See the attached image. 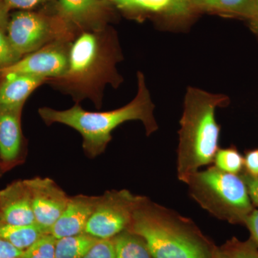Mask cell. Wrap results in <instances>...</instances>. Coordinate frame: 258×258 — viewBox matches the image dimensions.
I'll return each mask as SVG.
<instances>
[{
	"instance_id": "d4e9b609",
	"label": "cell",
	"mask_w": 258,
	"mask_h": 258,
	"mask_svg": "<svg viewBox=\"0 0 258 258\" xmlns=\"http://www.w3.org/2000/svg\"><path fill=\"white\" fill-rule=\"evenodd\" d=\"M171 0H142L140 8L152 12L169 13Z\"/></svg>"
},
{
	"instance_id": "ac0fdd59",
	"label": "cell",
	"mask_w": 258,
	"mask_h": 258,
	"mask_svg": "<svg viewBox=\"0 0 258 258\" xmlns=\"http://www.w3.org/2000/svg\"><path fill=\"white\" fill-rule=\"evenodd\" d=\"M61 14L75 22H83L98 13L100 0H59Z\"/></svg>"
},
{
	"instance_id": "d6986e66",
	"label": "cell",
	"mask_w": 258,
	"mask_h": 258,
	"mask_svg": "<svg viewBox=\"0 0 258 258\" xmlns=\"http://www.w3.org/2000/svg\"><path fill=\"white\" fill-rule=\"evenodd\" d=\"M214 161L217 168L230 174H238L244 166V158L235 149H219Z\"/></svg>"
},
{
	"instance_id": "277c9868",
	"label": "cell",
	"mask_w": 258,
	"mask_h": 258,
	"mask_svg": "<svg viewBox=\"0 0 258 258\" xmlns=\"http://www.w3.org/2000/svg\"><path fill=\"white\" fill-rule=\"evenodd\" d=\"M186 184L194 200L217 218L244 224L253 210L247 186L241 175L211 166L190 176Z\"/></svg>"
},
{
	"instance_id": "484cf974",
	"label": "cell",
	"mask_w": 258,
	"mask_h": 258,
	"mask_svg": "<svg viewBox=\"0 0 258 258\" xmlns=\"http://www.w3.org/2000/svg\"><path fill=\"white\" fill-rule=\"evenodd\" d=\"M244 225L250 232V240L254 242L258 248V210L253 209L246 218Z\"/></svg>"
},
{
	"instance_id": "6da1fadb",
	"label": "cell",
	"mask_w": 258,
	"mask_h": 258,
	"mask_svg": "<svg viewBox=\"0 0 258 258\" xmlns=\"http://www.w3.org/2000/svg\"><path fill=\"white\" fill-rule=\"evenodd\" d=\"M138 92L126 106L106 112H88L79 105L64 111L41 108L39 114L51 124L60 123L76 129L83 137V148L86 155L94 158L103 152L111 139V132L128 120H141L148 135L157 128L153 111L154 104L146 86L144 75L138 74Z\"/></svg>"
},
{
	"instance_id": "f546056e",
	"label": "cell",
	"mask_w": 258,
	"mask_h": 258,
	"mask_svg": "<svg viewBox=\"0 0 258 258\" xmlns=\"http://www.w3.org/2000/svg\"><path fill=\"white\" fill-rule=\"evenodd\" d=\"M23 252V250L0 239V258H20Z\"/></svg>"
},
{
	"instance_id": "ba28073f",
	"label": "cell",
	"mask_w": 258,
	"mask_h": 258,
	"mask_svg": "<svg viewBox=\"0 0 258 258\" xmlns=\"http://www.w3.org/2000/svg\"><path fill=\"white\" fill-rule=\"evenodd\" d=\"M69 67V57L62 48L55 45L31 52L16 63L0 71V74L29 75L45 79L68 76Z\"/></svg>"
},
{
	"instance_id": "7c38bea8",
	"label": "cell",
	"mask_w": 258,
	"mask_h": 258,
	"mask_svg": "<svg viewBox=\"0 0 258 258\" xmlns=\"http://www.w3.org/2000/svg\"><path fill=\"white\" fill-rule=\"evenodd\" d=\"M21 112L0 109V159L6 166L18 160L21 152Z\"/></svg>"
},
{
	"instance_id": "8fae6325",
	"label": "cell",
	"mask_w": 258,
	"mask_h": 258,
	"mask_svg": "<svg viewBox=\"0 0 258 258\" xmlns=\"http://www.w3.org/2000/svg\"><path fill=\"white\" fill-rule=\"evenodd\" d=\"M0 83V109L22 111L29 96L45 79L29 75L8 74Z\"/></svg>"
},
{
	"instance_id": "4dcf8cb0",
	"label": "cell",
	"mask_w": 258,
	"mask_h": 258,
	"mask_svg": "<svg viewBox=\"0 0 258 258\" xmlns=\"http://www.w3.org/2000/svg\"><path fill=\"white\" fill-rule=\"evenodd\" d=\"M9 10L3 0H0V29H7L10 20Z\"/></svg>"
},
{
	"instance_id": "5b68a950",
	"label": "cell",
	"mask_w": 258,
	"mask_h": 258,
	"mask_svg": "<svg viewBox=\"0 0 258 258\" xmlns=\"http://www.w3.org/2000/svg\"><path fill=\"white\" fill-rule=\"evenodd\" d=\"M145 199L127 189L111 190L99 197L85 232L99 240H109L127 230L134 212Z\"/></svg>"
},
{
	"instance_id": "8992f818",
	"label": "cell",
	"mask_w": 258,
	"mask_h": 258,
	"mask_svg": "<svg viewBox=\"0 0 258 258\" xmlns=\"http://www.w3.org/2000/svg\"><path fill=\"white\" fill-rule=\"evenodd\" d=\"M25 181L31 197L35 225L48 234L66 208L69 197L50 178L35 177Z\"/></svg>"
},
{
	"instance_id": "2e32d148",
	"label": "cell",
	"mask_w": 258,
	"mask_h": 258,
	"mask_svg": "<svg viewBox=\"0 0 258 258\" xmlns=\"http://www.w3.org/2000/svg\"><path fill=\"white\" fill-rule=\"evenodd\" d=\"M191 8L216 10L252 20L255 14V0H190Z\"/></svg>"
},
{
	"instance_id": "9c48e42d",
	"label": "cell",
	"mask_w": 258,
	"mask_h": 258,
	"mask_svg": "<svg viewBox=\"0 0 258 258\" xmlns=\"http://www.w3.org/2000/svg\"><path fill=\"white\" fill-rule=\"evenodd\" d=\"M99 197L79 195L69 198L66 208L49 233L55 239L85 233L88 220L94 212Z\"/></svg>"
},
{
	"instance_id": "4fadbf2b",
	"label": "cell",
	"mask_w": 258,
	"mask_h": 258,
	"mask_svg": "<svg viewBox=\"0 0 258 258\" xmlns=\"http://www.w3.org/2000/svg\"><path fill=\"white\" fill-rule=\"evenodd\" d=\"M98 51L96 37L93 34L83 33L74 42L69 55L68 76L85 74L92 66Z\"/></svg>"
},
{
	"instance_id": "44dd1931",
	"label": "cell",
	"mask_w": 258,
	"mask_h": 258,
	"mask_svg": "<svg viewBox=\"0 0 258 258\" xmlns=\"http://www.w3.org/2000/svg\"><path fill=\"white\" fill-rule=\"evenodd\" d=\"M5 30L0 29V71L16 63L23 56L12 45Z\"/></svg>"
},
{
	"instance_id": "1f68e13d",
	"label": "cell",
	"mask_w": 258,
	"mask_h": 258,
	"mask_svg": "<svg viewBox=\"0 0 258 258\" xmlns=\"http://www.w3.org/2000/svg\"><path fill=\"white\" fill-rule=\"evenodd\" d=\"M114 3L121 8H140L142 0H114Z\"/></svg>"
},
{
	"instance_id": "83f0119b",
	"label": "cell",
	"mask_w": 258,
	"mask_h": 258,
	"mask_svg": "<svg viewBox=\"0 0 258 258\" xmlns=\"http://www.w3.org/2000/svg\"><path fill=\"white\" fill-rule=\"evenodd\" d=\"M191 8L190 0H171L169 14L172 15H186L189 14Z\"/></svg>"
},
{
	"instance_id": "30bf717a",
	"label": "cell",
	"mask_w": 258,
	"mask_h": 258,
	"mask_svg": "<svg viewBox=\"0 0 258 258\" xmlns=\"http://www.w3.org/2000/svg\"><path fill=\"white\" fill-rule=\"evenodd\" d=\"M0 222L10 225H35L31 197L25 180L0 191Z\"/></svg>"
},
{
	"instance_id": "f1b7e54d",
	"label": "cell",
	"mask_w": 258,
	"mask_h": 258,
	"mask_svg": "<svg viewBox=\"0 0 258 258\" xmlns=\"http://www.w3.org/2000/svg\"><path fill=\"white\" fill-rule=\"evenodd\" d=\"M244 166H245L247 173L250 175L258 176V149L251 151L246 154Z\"/></svg>"
},
{
	"instance_id": "52a82bcc",
	"label": "cell",
	"mask_w": 258,
	"mask_h": 258,
	"mask_svg": "<svg viewBox=\"0 0 258 258\" xmlns=\"http://www.w3.org/2000/svg\"><path fill=\"white\" fill-rule=\"evenodd\" d=\"M7 35L22 55L38 50L48 40L51 26L46 18L32 12H17L7 26Z\"/></svg>"
},
{
	"instance_id": "603a6c76",
	"label": "cell",
	"mask_w": 258,
	"mask_h": 258,
	"mask_svg": "<svg viewBox=\"0 0 258 258\" xmlns=\"http://www.w3.org/2000/svg\"><path fill=\"white\" fill-rule=\"evenodd\" d=\"M83 258H115L113 240H98Z\"/></svg>"
},
{
	"instance_id": "3957f363",
	"label": "cell",
	"mask_w": 258,
	"mask_h": 258,
	"mask_svg": "<svg viewBox=\"0 0 258 258\" xmlns=\"http://www.w3.org/2000/svg\"><path fill=\"white\" fill-rule=\"evenodd\" d=\"M225 101L221 95L189 88L180 120L177 176L186 183L201 166L211 164L219 150L220 127L215 111Z\"/></svg>"
},
{
	"instance_id": "7402d4cb",
	"label": "cell",
	"mask_w": 258,
	"mask_h": 258,
	"mask_svg": "<svg viewBox=\"0 0 258 258\" xmlns=\"http://www.w3.org/2000/svg\"><path fill=\"white\" fill-rule=\"evenodd\" d=\"M225 247L228 258H258V248L250 239L241 242L234 238Z\"/></svg>"
},
{
	"instance_id": "cb8c5ba5",
	"label": "cell",
	"mask_w": 258,
	"mask_h": 258,
	"mask_svg": "<svg viewBox=\"0 0 258 258\" xmlns=\"http://www.w3.org/2000/svg\"><path fill=\"white\" fill-rule=\"evenodd\" d=\"M242 176L248 191L249 198L252 205L258 207V176H252L244 173Z\"/></svg>"
},
{
	"instance_id": "e575fe53",
	"label": "cell",
	"mask_w": 258,
	"mask_h": 258,
	"mask_svg": "<svg viewBox=\"0 0 258 258\" xmlns=\"http://www.w3.org/2000/svg\"><path fill=\"white\" fill-rule=\"evenodd\" d=\"M103 1H112L113 2L114 0H103Z\"/></svg>"
},
{
	"instance_id": "836d02e7",
	"label": "cell",
	"mask_w": 258,
	"mask_h": 258,
	"mask_svg": "<svg viewBox=\"0 0 258 258\" xmlns=\"http://www.w3.org/2000/svg\"><path fill=\"white\" fill-rule=\"evenodd\" d=\"M252 28L258 32V0H255V14L254 18L251 20Z\"/></svg>"
},
{
	"instance_id": "4316f807",
	"label": "cell",
	"mask_w": 258,
	"mask_h": 258,
	"mask_svg": "<svg viewBox=\"0 0 258 258\" xmlns=\"http://www.w3.org/2000/svg\"><path fill=\"white\" fill-rule=\"evenodd\" d=\"M49 0H3L10 9L28 10L36 8Z\"/></svg>"
},
{
	"instance_id": "e0dca14e",
	"label": "cell",
	"mask_w": 258,
	"mask_h": 258,
	"mask_svg": "<svg viewBox=\"0 0 258 258\" xmlns=\"http://www.w3.org/2000/svg\"><path fill=\"white\" fill-rule=\"evenodd\" d=\"M99 239L83 233L56 241L55 258H83Z\"/></svg>"
},
{
	"instance_id": "7a4b0ae2",
	"label": "cell",
	"mask_w": 258,
	"mask_h": 258,
	"mask_svg": "<svg viewBox=\"0 0 258 258\" xmlns=\"http://www.w3.org/2000/svg\"><path fill=\"white\" fill-rule=\"evenodd\" d=\"M127 230L146 241L153 258H210L215 247L189 220L146 198Z\"/></svg>"
},
{
	"instance_id": "d6a6232c",
	"label": "cell",
	"mask_w": 258,
	"mask_h": 258,
	"mask_svg": "<svg viewBox=\"0 0 258 258\" xmlns=\"http://www.w3.org/2000/svg\"><path fill=\"white\" fill-rule=\"evenodd\" d=\"M210 258H228L225 245L222 247H214Z\"/></svg>"
},
{
	"instance_id": "5bb4252c",
	"label": "cell",
	"mask_w": 258,
	"mask_h": 258,
	"mask_svg": "<svg viewBox=\"0 0 258 258\" xmlns=\"http://www.w3.org/2000/svg\"><path fill=\"white\" fill-rule=\"evenodd\" d=\"M112 240L115 258H153L146 241L132 231L123 230Z\"/></svg>"
},
{
	"instance_id": "9a60e30c",
	"label": "cell",
	"mask_w": 258,
	"mask_h": 258,
	"mask_svg": "<svg viewBox=\"0 0 258 258\" xmlns=\"http://www.w3.org/2000/svg\"><path fill=\"white\" fill-rule=\"evenodd\" d=\"M45 234L37 225H10L0 222V239L21 250L28 248Z\"/></svg>"
},
{
	"instance_id": "ffe728a7",
	"label": "cell",
	"mask_w": 258,
	"mask_h": 258,
	"mask_svg": "<svg viewBox=\"0 0 258 258\" xmlns=\"http://www.w3.org/2000/svg\"><path fill=\"white\" fill-rule=\"evenodd\" d=\"M56 241L50 234H45L25 249L20 258H55Z\"/></svg>"
}]
</instances>
